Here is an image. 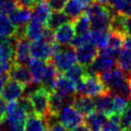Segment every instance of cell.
Segmentation results:
<instances>
[{"mask_svg": "<svg viewBox=\"0 0 131 131\" xmlns=\"http://www.w3.org/2000/svg\"><path fill=\"white\" fill-rule=\"evenodd\" d=\"M86 15L90 19L91 27L95 30L110 31V24L112 14L108 5L94 2L89 8H87Z\"/></svg>", "mask_w": 131, "mask_h": 131, "instance_id": "cell-1", "label": "cell"}, {"mask_svg": "<svg viewBox=\"0 0 131 131\" xmlns=\"http://www.w3.org/2000/svg\"><path fill=\"white\" fill-rule=\"evenodd\" d=\"M108 91L97 74L86 73L85 76L75 82V93L79 95L94 97Z\"/></svg>", "mask_w": 131, "mask_h": 131, "instance_id": "cell-2", "label": "cell"}, {"mask_svg": "<svg viewBox=\"0 0 131 131\" xmlns=\"http://www.w3.org/2000/svg\"><path fill=\"white\" fill-rule=\"evenodd\" d=\"M50 62L53 64L59 72H65L69 68L77 62L75 50L70 45L62 46L52 56Z\"/></svg>", "mask_w": 131, "mask_h": 131, "instance_id": "cell-3", "label": "cell"}, {"mask_svg": "<svg viewBox=\"0 0 131 131\" xmlns=\"http://www.w3.org/2000/svg\"><path fill=\"white\" fill-rule=\"evenodd\" d=\"M61 45L57 42H48L43 39L33 41L31 43V56L42 61H50L54 54L57 52Z\"/></svg>", "mask_w": 131, "mask_h": 131, "instance_id": "cell-4", "label": "cell"}, {"mask_svg": "<svg viewBox=\"0 0 131 131\" xmlns=\"http://www.w3.org/2000/svg\"><path fill=\"white\" fill-rule=\"evenodd\" d=\"M58 122L67 131H70L84 123V116L75 110L71 104H66L58 114Z\"/></svg>", "mask_w": 131, "mask_h": 131, "instance_id": "cell-5", "label": "cell"}, {"mask_svg": "<svg viewBox=\"0 0 131 131\" xmlns=\"http://www.w3.org/2000/svg\"><path fill=\"white\" fill-rule=\"evenodd\" d=\"M32 104L34 114L41 119L48 113V92L40 87L27 95Z\"/></svg>", "mask_w": 131, "mask_h": 131, "instance_id": "cell-6", "label": "cell"}, {"mask_svg": "<svg viewBox=\"0 0 131 131\" xmlns=\"http://www.w3.org/2000/svg\"><path fill=\"white\" fill-rule=\"evenodd\" d=\"M31 59V42L24 36L16 37L14 42L13 61L16 64L27 65Z\"/></svg>", "mask_w": 131, "mask_h": 131, "instance_id": "cell-7", "label": "cell"}, {"mask_svg": "<svg viewBox=\"0 0 131 131\" xmlns=\"http://www.w3.org/2000/svg\"><path fill=\"white\" fill-rule=\"evenodd\" d=\"M9 79L14 80L21 84L22 86L27 87L33 83V78L29 69L26 65H20L14 63L11 65L9 70L7 71Z\"/></svg>", "mask_w": 131, "mask_h": 131, "instance_id": "cell-8", "label": "cell"}, {"mask_svg": "<svg viewBox=\"0 0 131 131\" xmlns=\"http://www.w3.org/2000/svg\"><path fill=\"white\" fill-rule=\"evenodd\" d=\"M25 93V87L17 82L8 79L0 92V97L5 102L16 101Z\"/></svg>", "mask_w": 131, "mask_h": 131, "instance_id": "cell-9", "label": "cell"}, {"mask_svg": "<svg viewBox=\"0 0 131 131\" xmlns=\"http://www.w3.org/2000/svg\"><path fill=\"white\" fill-rule=\"evenodd\" d=\"M28 115L21 108L16 101L8 102L6 105V112H5L4 123L8 124H22L24 125V122Z\"/></svg>", "mask_w": 131, "mask_h": 131, "instance_id": "cell-10", "label": "cell"}, {"mask_svg": "<svg viewBox=\"0 0 131 131\" xmlns=\"http://www.w3.org/2000/svg\"><path fill=\"white\" fill-rule=\"evenodd\" d=\"M98 76L109 92L121 85L127 78L126 74L123 73L119 68H113L108 71L100 73Z\"/></svg>", "mask_w": 131, "mask_h": 131, "instance_id": "cell-11", "label": "cell"}, {"mask_svg": "<svg viewBox=\"0 0 131 131\" xmlns=\"http://www.w3.org/2000/svg\"><path fill=\"white\" fill-rule=\"evenodd\" d=\"M115 61H116L115 59L108 57L106 55L100 53L97 54V56L93 61V63L86 67V73L97 74L108 71L111 69L115 68V65H116Z\"/></svg>", "mask_w": 131, "mask_h": 131, "instance_id": "cell-12", "label": "cell"}, {"mask_svg": "<svg viewBox=\"0 0 131 131\" xmlns=\"http://www.w3.org/2000/svg\"><path fill=\"white\" fill-rule=\"evenodd\" d=\"M54 91L57 92L59 94H61L62 96L67 98L68 100L67 104H71L73 96L75 95L74 94H75V83L65 75L59 74Z\"/></svg>", "mask_w": 131, "mask_h": 131, "instance_id": "cell-13", "label": "cell"}, {"mask_svg": "<svg viewBox=\"0 0 131 131\" xmlns=\"http://www.w3.org/2000/svg\"><path fill=\"white\" fill-rule=\"evenodd\" d=\"M74 36H75V31H74L73 23L70 21V22L67 21L54 30V41L62 46L70 45Z\"/></svg>", "mask_w": 131, "mask_h": 131, "instance_id": "cell-14", "label": "cell"}, {"mask_svg": "<svg viewBox=\"0 0 131 131\" xmlns=\"http://www.w3.org/2000/svg\"><path fill=\"white\" fill-rule=\"evenodd\" d=\"M75 54H76V61L80 65L88 67L97 56V47L94 46L93 43L88 42L86 45H83L80 47L76 48Z\"/></svg>", "mask_w": 131, "mask_h": 131, "instance_id": "cell-15", "label": "cell"}, {"mask_svg": "<svg viewBox=\"0 0 131 131\" xmlns=\"http://www.w3.org/2000/svg\"><path fill=\"white\" fill-rule=\"evenodd\" d=\"M9 18L12 23L16 27V29H23L24 26L32 18V10L31 8L17 6L11 14Z\"/></svg>", "mask_w": 131, "mask_h": 131, "instance_id": "cell-16", "label": "cell"}, {"mask_svg": "<svg viewBox=\"0 0 131 131\" xmlns=\"http://www.w3.org/2000/svg\"><path fill=\"white\" fill-rule=\"evenodd\" d=\"M71 105L84 117L94 111V99L88 95H74L71 101Z\"/></svg>", "mask_w": 131, "mask_h": 131, "instance_id": "cell-17", "label": "cell"}, {"mask_svg": "<svg viewBox=\"0 0 131 131\" xmlns=\"http://www.w3.org/2000/svg\"><path fill=\"white\" fill-rule=\"evenodd\" d=\"M112 101H113V94L109 91L98 94L94 98V110L103 113L107 117H109L112 114Z\"/></svg>", "mask_w": 131, "mask_h": 131, "instance_id": "cell-18", "label": "cell"}, {"mask_svg": "<svg viewBox=\"0 0 131 131\" xmlns=\"http://www.w3.org/2000/svg\"><path fill=\"white\" fill-rule=\"evenodd\" d=\"M32 18L40 21L46 26V22L51 15V9L46 0H38L31 8Z\"/></svg>", "mask_w": 131, "mask_h": 131, "instance_id": "cell-19", "label": "cell"}, {"mask_svg": "<svg viewBox=\"0 0 131 131\" xmlns=\"http://www.w3.org/2000/svg\"><path fill=\"white\" fill-rule=\"evenodd\" d=\"M45 27L46 26L43 23L31 18V20L24 26L23 36L26 39H28L30 41L39 40L42 36V33L45 31Z\"/></svg>", "mask_w": 131, "mask_h": 131, "instance_id": "cell-20", "label": "cell"}, {"mask_svg": "<svg viewBox=\"0 0 131 131\" xmlns=\"http://www.w3.org/2000/svg\"><path fill=\"white\" fill-rule=\"evenodd\" d=\"M27 65H28L29 70L31 72V75H32L33 83L41 84V80L45 76V70L47 68V64L45 63V61L33 58V59L29 60Z\"/></svg>", "mask_w": 131, "mask_h": 131, "instance_id": "cell-21", "label": "cell"}, {"mask_svg": "<svg viewBox=\"0 0 131 131\" xmlns=\"http://www.w3.org/2000/svg\"><path fill=\"white\" fill-rule=\"evenodd\" d=\"M108 121L106 115L100 112H92L84 118V123L90 128L92 131H101L103 126Z\"/></svg>", "mask_w": 131, "mask_h": 131, "instance_id": "cell-22", "label": "cell"}, {"mask_svg": "<svg viewBox=\"0 0 131 131\" xmlns=\"http://www.w3.org/2000/svg\"><path fill=\"white\" fill-rule=\"evenodd\" d=\"M59 74H60V72L56 70V68L54 67L53 64L51 62H49L47 64V68L45 70V76H43L41 82V87L45 88L48 93L53 92L55 90V85H56V81H57Z\"/></svg>", "mask_w": 131, "mask_h": 131, "instance_id": "cell-23", "label": "cell"}, {"mask_svg": "<svg viewBox=\"0 0 131 131\" xmlns=\"http://www.w3.org/2000/svg\"><path fill=\"white\" fill-rule=\"evenodd\" d=\"M17 37V29L7 15L0 13V39Z\"/></svg>", "mask_w": 131, "mask_h": 131, "instance_id": "cell-24", "label": "cell"}, {"mask_svg": "<svg viewBox=\"0 0 131 131\" xmlns=\"http://www.w3.org/2000/svg\"><path fill=\"white\" fill-rule=\"evenodd\" d=\"M67 103H68L67 98L62 96L57 92L53 91L48 93V113L58 115Z\"/></svg>", "mask_w": 131, "mask_h": 131, "instance_id": "cell-25", "label": "cell"}, {"mask_svg": "<svg viewBox=\"0 0 131 131\" xmlns=\"http://www.w3.org/2000/svg\"><path fill=\"white\" fill-rule=\"evenodd\" d=\"M15 39L16 37L0 39V61H13Z\"/></svg>", "mask_w": 131, "mask_h": 131, "instance_id": "cell-26", "label": "cell"}, {"mask_svg": "<svg viewBox=\"0 0 131 131\" xmlns=\"http://www.w3.org/2000/svg\"><path fill=\"white\" fill-rule=\"evenodd\" d=\"M63 10L68 18L71 21H74L83 14V11L85 9L77 0H67Z\"/></svg>", "mask_w": 131, "mask_h": 131, "instance_id": "cell-27", "label": "cell"}, {"mask_svg": "<svg viewBox=\"0 0 131 131\" xmlns=\"http://www.w3.org/2000/svg\"><path fill=\"white\" fill-rule=\"evenodd\" d=\"M24 131H46L45 123L41 117L31 114L24 122Z\"/></svg>", "mask_w": 131, "mask_h": 131, "instance_id": "cell-28", "label": "cell"}, {"mask_svg": "<svg viewBox=\"0 0 131 131\" xmlns=\"http://www.w3.org/2000/svg\"><path fill=\"white\" fill-rule=\"evenodd\" d=\"M118 68L123 73L128 74L131 72V52L127 49H121L119 55L117 57Z\"/></svg>", "mask_w": 131, "mask_h": 131, "instance_id": "cell-29", "label": "cell"}, {"mask_svg": "<svg viewBox=\"0 0 131 131\" xmlns=\"http://www.w3.org/2000/svg\"><path fill=\"white\" fill-rule=\"evenodd\" d=\"M108 38H109V31L93 29V31L90 33V42L100 49L104 48L107 45Z\"/></svg>", "mask_w": 131, "mask_h": 131, "instance_id": "cell-30", "label": "cell"}, {"mask_svg": "<svg viewBox=\"0 0 131 131\" xmlns=\"http://www.w3.org/2000/svg\"><path fill=\"white\" fill-rule=\"evenodd\" d=\"M112 14H119L123 16L131 15V3L126 0H112L108 5Z\"/></svg>", "mask_w": 131, "mask_h": 131, "instance_id": "cell-31", "label": "cell"}, {"mask_svg": "<svg viewBox=\"0 0 131 131\" xmlns=\"http://www.w3.org/2000/svg\"><path fill=\"white\" fill-rule=\"evenodd\" d=\"M68 16H66V14L62 11H54L53 13L51 12V15L49 16L48 20L46 22V27H48L51 30H55L58 26L62 25L68 21Z\"/></svg>", "mask_w": 131, "mask_h": 131, "instance_id": "cell-32", "label": "cell"}, {"mask_svg": "<svg viewBox=\"0 0 131 131\" xmlns=\"http://www.w3.org/2000/svg\"><path fill=\"white\" fill-rule=\"evenodd\" d=\"M85 74H86V67L80 64H74L65 71V76L70 78L74 83L82 79L85 76Z\"/></svg>", "mask_w": 131, "mask_h": 131, "instance_id": "cell-33", "label": "cell"}, {"mask_svg": "<svg viewBox=\"0 0 131 131\" xmlns=\"http://www.w3.org/2000/svg\"><path fill=\"white\" fill-rule=\"evenodd\" d=\"M124 38H125V36L121 34V33L110 31L109 32V38H108V42H107L106 46L119 51L123 46Z\"/></svg>", "mask_w": 131, "mask_h": 131, "instance_id": "cell-34", "label": "cell"}, {"mask_svg": "<svg viewBox=\"0 0 131 131\" xmlns=\"http://www.w3.org/2000/svg\"><path fill=\"white\" fill-rule=\"evenodd\" d=\"M74 27V31L76 34H83V33L89 32L91 28L90 19L86 14H82L78 18L72 21Z\"/></svg>", "mask_w": 131, "mask_h": 131, "instance_id": "cell-35", "label": "cell"}, {"mask_svg": "<svg viewBox=\"0 0 131 131\" xmlns=\"http://www.w3.org/2000/svg\"><path fill=\"white\" fill-rule=\"evenodd\" d=\"M128 101L125 98L122 97L119 95H113L112 101V114L111 115H119L121 116L124 109L126 108ZM110 115V116H111Z\"/></svg>", "mask_w": 131, "mask_h": 131, "instance_id": "cell-36", "label": "cell"}, {"mask_svg": "<svg viewBox=\"0 0 131 131\" xmlns=\"http://www.w3.org/2000/svg\"><path fill=\"white\" fill-rule=\"evenodd\" d=\"M88 42H90V32L83 33V34H76V36L72 38V40L70 41V45L72 48H78L81 45H86Z\"/></svg>", "mask_w": 131, "mask_h": 131, "instance_id": "cell-37", "label": "cell"}, {"mask_svg": "<svg viewBox=\"0 0 131 131\" xmlns=\"http://www.w3.org/2000/svg\"><path fill=\"white\" fill-rule=\"evenodd\" d=\"M119 125L122 129H127L131 125V102L127 104L121 117H119Z\"/></svg>", "mask_w": 131, "mask_h": 131, "instance_id": "cell-38", "label": "cell"}, {"mask_svg": "<svg viewBox=\"0 0 131 131\" xmlns=\"http://www.w3.org/2000/svg\"><path fill=\"white\" fill-rule=\"evenodd\" d=\"M17 7L16 0H0V13L10 15Z\"/></svg>", "mask_w": 131, "mask_h": 131, "instance_id": "cell-39", "label": "cell"}, {"mask_svg": "<svg viewBox=\"0 0 131 131\" xmlns=\"http://www.w3.org/2000/svg\"><path fill=\"white\" fill-rule=\"evenodd\" d=\"M16 102L18 103V105L25 111V113L28 115V116L34 113L32 104H31V102H30V100H29V98L27 97V96H26V97H22V96H21L19 99L16 100Z\"/></svg>", "mask_w": 131, "mask_h": 131, "instance_id": "cell-40", "label": "cell"}, {"mask_svg": "<svg viewBox=\"0 0 131 131\" xmlns=\"http://www.w3.org/2000/svg\"><path fill=\"white\" fill-rule=\"evenodd\" d=\"M101 131H122V127L119 125V123L108 119L107 123H105Z\"/></svg>", "mask_w": 131, "mask_h": 131, "instance_id": "cell-41", "label": "cell"}, {"mask_svg": "<svg viewBox=\"0 0 131 131\" xmlns=\"http://www.w3.org/2000/svg\"><path fill=\"white\" fill-rule=\"evenodd\" d=\"M49 7L53 11H62L67 0H46Z\"/></svg>", "mask_w": 131, "mask_h": 131, "instance_id": "cell-42", "label": "cell"}, {"mask_svg": "<svg viewBox=\"0 0 131 131\" xmlns=\"http://www.w3.org/2000/svg\"><path fill=\"white\" fill-rule=\"evenodd\" d=\"M123 34H124V36H131V15L124 16V18H123Z\"/></svg>", "mask_w": 131, "mask_h": 131, "instance_id": "cell-43", "label": "cell"}, {"mask_svg": "<svg viewBox=\"0 0 131 131\" xmlns=\"http://www.w3.org/2000/svg\"><path fill=\"white\" fill-rule=\"evenodd\" d=\"M16 2L17 3V6L32 8L33 5L37 2V0H16Z\"/></svg>", "mask_w": 131, "mask_h": 131, "instance_id": "cell-44", "label": "cell"}, {"mask_svg": "<svg viewBox=\"0 0 131 131\" xmlns=\"http://www.w3.org/2000/svg\"><path fill=\"white\" fill-rule=\"evenodd\" d=\"M5 112H6V104L4 100L0 97V124L4 123Z\"/></svg>", "mask_w": 131, "mask_h": 131, "instance_id": "cell-45", "label": "cell"}, {"mask_svg": "<svg viewBox=\"0 0 131 131\" xmlns=\"http://www.w3.org/2000/svg\"><path fill=\"white\" fill-rule=\"evenodd\" d=\"M7 131H24V126L22 124H8Z\"/></svg>", "mask_w": 131, "mask_h": 131, "instance_id": "cell-46", "label": "cell"}, {"mask_svg": "<svg viewBox=\"0 0 131 131\" xmlns=\"http://www.w3.org/2000/svg\"><path fill=\"white\" fill-rule=\"evenodd\" d=\"M123 47L131 52V36H125L123 41Z\"/></svg>", "mask_w": 131, "mask_h": 131, "instance_id": "cell-47", "label": "cell"}, {"mask_svg": "<svg viewBox=\"0 0 131 131\" xmlns=\"http://www.w3.org/2000/svg\"><path fill=\"white\" fill-rule=\"evenodd\" d=\"M77 1L83 6V8L85 9V10H87V8H89L95 0H77Z\"/></svg>", "mask_w": 131, "mask_h": 131, "instance_id": "cell-48", "label": "cell"}, {"mask_svg": "<svg viewBox=\"0 0 131 131\" xmlns=\"http://www.w3.org/2000/svg\"><path fill=\"white\" fill-rule=\"evenodd\" d=\"M9 79L8 77V74L7 73H2L0 74V92L2 90V88L4 86V84L6 83V81Z\"/></svg>", "mask_w": 131, "mask_h": 131, "instance_id": "cell-49", "label": "cell"}, {"mask_svg": "<svg viewBox=\"0 0 131 131\" xmlns=\"http://www.w3.org/2000/svg\"><path fill=\"white\" fill-rule=\"evenodd\" d=\"M47 131H67V129L63 125H61L60 123H57L56 125H54L51 128L47 129Z\"/></svg>", "mask_w": 131, "mask_h": 131, "instance_id": "cell-50", "label": "cell"}, {"mask_svg": "<svg viewBox=\"0 0 131 131\" xmlns=\"http://www.w3.org/2000/svg\"><path fill=\"white\" fill-rule=\"evenodd\" d=\"M70 131H92V130L87 126L85 123H83V124H81V125H79V126L75 127V128H73V129H71Z\"/></svg>", "mask_w": 131, "mask_h": 131, "instance_id": "cell-51", "label": "cell"}, {"mask_svg": "<svg viewBox=\"0 0 131 131\" xmlns=\"http://www.w3.org/2000/svg\"><path fill=\"white\" fill-rule=\"evenodd\" d=\"M97 2H99L100 4H103V5H109L111 3V1L112 0H96Z\"/></svg>", "mask_w": 131, "mask_h": 131, "instance_id": "cell-52", "label": "cell"}, {"mask_svg": "<svg viewBox=\"0 0 131 131\" xmlns=\"http://www.w3.org/2000/svg\"><path fill=\"white\" fill-rule=\"evenodd\" d=\"M127 75V78H128V80H129V82H130V84H131V72H129L128 74H126Z\"/></svg>", "mask_w": 131, "mask_h": 131, "instance_id": "cell-53", "label": "cell"}, {"mask_svg": "<svg viewBox=\"0 0 131 131\" xmlns=\"http://www.w3.org/2000/svg\"><path fill=\"white\" fill-rule=\"evenodd\" d=\"M0 131H5L4 127L2 126V125H0Z\"/></svg>", "mask_w": 131, "mask_h": 131, "instance_id": "cell-54", "label": "cell"}, {"mask_svg": "<svg viewBox=\"0 0 131 131\" xmlns=\"http://www.w3.org/2000/svg\"><path fill=\"white\" fill-rule=\"evenodd\" d=\"M126 130H127V131H131V125H130L129 127H128V128H127Z\"/></svg>", "mask_w": 131, "mask_h": 131, "instance_id": "cell-55", "label": "cell"}, {"mask_svg": "<svg viewBox=\"0 0 131 131\" xmlns=\"http://www.w3.org/2000/svg\"><path fill=\"white\" fill-rule=\"evenodd\" d=\"M127 2H129V3H131V0H126Z\"/></svg>", "mask_w": 131, "mask_h": 131, "instance_id": "cell-56", "label": "cell"}, {"mask_svg": "<svg viewBox=\"0 0 131 131\" xmlns=\"http://www.w3.org/2000/svg\"><path fill=\"white\" fill-rule=\"evenodd\" d=\"M123 131H127V130H126V129H123Z\"/></svg>", "mask_w": 131, "mask_h": 131, "instance_id": "cell-57", "label": "cell"}, {"mask_svg": "<svg viewBox=\"0 0 131 131\" xmlns=\"http://www.w3.org/2000/svg\"><path fill=\"white\" fill-rule=\"evenodd\" d=\"M37 1H38V0H37Z\"/></svg>", "mask_w": 131, "mask_h": 131, "instance_id": "cell-58", "label": "cell"}]
</instances>
